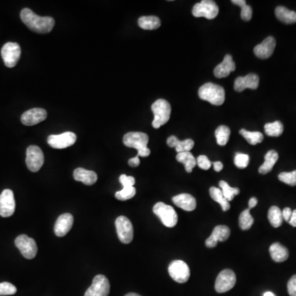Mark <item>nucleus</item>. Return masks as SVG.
Here are the masks:
<instances>
[{
    "label": "nucleus",
    "instance_id": "nucleus-16",
    "mask_svg": "<svg viewBox=\"0 0 296 296\" xmlns=\"http://www.w3.org/2000/svg\"><path fill=\"white\" fill-rule=\"evenodd\" d=\"M47 118V112L42 108H33L22 114L21 121L27 126H32L44 121Z\"/></svg>",
    "mask_w": 296,
    "mask_h": 296
},
{
    "label": "nucleus",
    "instance_id": "nucleus-24",
    "mask_svg": "<svg viewBox=\"0 0 296 296\" xmlns=\"http://www.w3.org/2000/svg\"><path fill=\"white\" fill-rule=\"evenodd\" d=\"M167 145L170 148H175L177 153L187 152L195 147V142L192 139H185L180 141L175 136H170L167 139Z\"/></svg>",
    "mask_w": 296,
    "mask_h": 296
},
{
    "label": "nucleus",
    "instance_id": "nucleus-5",
    "mask_svg": "<svg viewBox=\"0 0 296 296\" xmlns=\"http://www.w3.org/2000/svg\"><path fill=\"white\" fill-rule=\"evenodd\" d=\"M153 212L160 218L164 226L172 228L178 222L177 212L172 206L164 202H157L153 206Z\"/></svg>",
    "mask_w": 296,
    "mask_h": 296
},
{
    "label": "nucleus",
    "instance_id": "nucleus-37",
    "mask_svg": "<svg viewBox=\"0 0 296 296\" xmlns=\"http://www.w3.org/2000/svg\"><path fill=\"white\" fill-rule=\"evenodd\" d=\"M231 2H233L234 4L238 5L241 7V18L244 21L247 22L252 19V7L247 5L246 0H232Z\"/></svg>",
    "mask_w": 296,
    "mask_h": 296
},
{
    "label": "nucleus",
    "instance_id": "nucleus-46",
    "mask_svg": "<svg viewBox=\"0 0 296 296\" xmlns=\"http://www.w3.org/2000/svg\"><path fill=\"white\" fill-rule=\"evenodd\" d=\"M129 165H130L131 167H138V166L140 165V160H139V155H137L135 157L131 158V159L129 160Z\"/></svg>",
    "mask_w": 296,
    "mask_h": 296
},
{
    "label": "nucleus",
    "instance_id": "nucleus-33",
    "mask_svg": "<svg viewBox=\"0 0 296 296\" xmlns=\"http://www.w3.org/2000/svg\"><path fill=\"white\" fill-rule=\"evenodd\" d=\"M264 130L267 136L279 137L284 131V126L282 122L275 121L265 124Z\"/></svg>",
    "mask_w": 296,
    "mask_h": 296
},
{
    "label": "nucleus",
    "instance_id": "nucleus-36",
    "mask_svg": "<svg viewBox=\"0 0 296 296\" xmlns=\"http://www.w3.org/2000/svg\"><path fill=\"white\" fill-rule=\"evenodd\" d=\"M254 222V220L250 214V209L247 208L245 211H242L239 218V225L241 230L243 231H247L252 227V224Z\"/></svg>",
    "mask_w": 296,
    "mask_h": 296
},
{
    "label": "nucleus",
    "instance_id": "nucleus-9",
    "mask_svg": "<svg viewBox=\"0 0 296 296\" xmlns=\"http://www.w3.org/2000/svg\"><path fill=\"white\" fill-rule=\"evenodd\" d=\"M1 55L5 65L7 68H13L17 65L21 56V47L15 42H7L1 49Z\"/></svg>",
    "mask_w": 296,
    "mask_h": 296
},
{
    "label": "nucleus",
    "instance_id": "nucleus-34",
    "mask_svg": "<svg viewBox=\"0 0 296 296\" xmlns=\"http://www.w3.org/2000/svg\"><path fill=\"white\" fill-rule=\"evenodd\" d=\"M240 134L246 139V141L251 145H257L263 141V135L260 132L247 131L246 129H241Z\"/></svg>",
    "mask_w": 296,
    "mask_h": 296
},
{
    "label": "nucleus",
    "instance_id": "nucleus-44",
    "mask_svg": "<svg viewBox=\"0 0 296 296\" xmlns=\"http://www.w3.org/2000/svg\"><path fill=\"white\" fill-rule=\"evenodd\" d=\"M287 291L291 296H296V274L287 283Z\"/></svg>",
    "mask_w": 296,
    "mask_h": 296
},
{
    "label": "nucleus",
    "instance_id": "nucleus-27",
    "mask_svg": "<svg viewBox=\"0 0 296 296\" xmlns=\"http://www.w3.org/2000/svg\"><path fill=\"white\" fill-rule=\"evenodd\" d=\"M277 19L287 24H293L296 22V12L289 10L283 6H279L275 10Z\"/></svg>",
    "mask_w": 296,
    "mask_h": 296
},
{
    "label": "nucleus",
    "instance_id": "nucleus-42",
    "mask_svg": "<svg viewBox=\"0 0 296 296\" xmlns=\"http://www.w3.org/2000/svg\"><path fill=\"white\" fill-rule=\"evenodd\" d=\"M197 165L201 170H207L211 168V162L206 155H199L197 159Z\"/></svg>",
    "mask_w": 296,
    "mask_h": 296
},
{
    "label": "nucleus",
    "instance_id": "nucleus-39",
    "mask_svg": "<svg viewBox=\"0 0 296 296\" xmlns=\"http://www.w3.org/2000/svg\"><path fill=\"white\" fill-rule=\"evenodd\" d=\"M278 179L280 181L291 185L296 186V170L292 172H282L278 175Z\"/></svg>",
    "mask_w": 296,
    "mask_h": 296
},
{
    "label": "nucleus",
    "instance_id": "nucleus-28",
    "mask_svg": "<svg viewBox=\"0 0 296 296\" xmlns=\"http://www.w3.org/2000/svg\"><path fill=\"white\" fill-rule=\"evenodd\" d=\"M176 160L179 162L182 163L185 165V170L188 173L192 172L193 169L197 165V159H195V156L190 151L178 153V155H176Z\"/></svg>",
    "mask_w": 296,
    "mask_h": 296
},
{
    "label": "nucleus",
    "instance_id": "nucleus-29",
    "mask_svg": "<svg viewBox=\"0 0 296 296\" xmlns=\"http://www.w3.org/2000/svg\"><path fill=\"white\" fill-rule=\"evenodd\" d=\"M160 20L155 16H144L139 19V26L144 30H155L160 27Z\"/></svg>",
    "mask_w": 296,
    "mask_h": 296
},
{
    "label": "nucleus",
    "instance_id": "nucleus-49",
    "mask_svg": "<svg viewBox=\"0 0 296 296\" xmlns=\"http://www.w3.org/2000/svg\"><path fill=\"white\" fill-rule=\"evenodd\" d=\"M257 199L256 197H252L250 198L249 201H248V208H253L255 206H257Z\"/></svg>",
    "mask_w": 296,
    "mask_h": 296
},
{
    "label": "nucleus",
    "instance_id": "nucleus-31",
    "mask_svg": "<svg viewBox=\"0 0 296 296\" xmlns=\"http://www.w3.org/2000/svg\"><path fill=\"white\" fill-rule=\"evenodd\" d=\"M268 220L274 228H278L283 222V216L281 209L277 206H272L268 211Z\"/></svg>",
    "mask_w": 296,
    "mask_h": 296
},
{
    "label": "nucleus",
    "instance_id": "nucleus-50",
    "mask_svg": "<svg viewBox=\"0 0 296 296\" xmlns=\"http://www.w3.org/2000/svg\"><path fill=\"white\" fill-rule=\"evenodd\" d=\"M263 296H277L274 293H272L271 292H265L264 294H263Z\"/></svg>",
    "mask_w": 296,
    "mask_h": 296
},
{
    "label": "nucleus",
    "instance_id": "nucleus-6",
    "mask_svg": "<svg viewBox=\"0 0 296 296\" xmlns=\"http://www.w3.org/2000/svg\"><path fill=\"white\" fill-rule=\"evenodd\" d=\"M192 13L195 17H205L206 19H214L218 15L219 7L214 1L202 0L194 6Z\"/></svg>",
    "mask_w": 296,
    "mask_h": 296
},
{
    "label": "nucleus",
    "instance_id": "nucleus-14",
    "mask_svg": "<svg viewBox=\"0 0 296 296\" xmlns=\"http://www.w3.org/2000/svg\"><path fill=\"white\" fill-rule=\"evenodd\" d=\"M77 136L72 132H65L58 135H50L47 139L48 144L54 149H63L75 144Z\"/></svg>",
    "mask_w": 296,
    "mask_h": 296
},
{
    "label": "nucleus",
    "instance_id": "nucleus-11",
    "mask_svg": "<svg viewBox=\"0 0 296 296\" xmlns=\"http://www.w3.org/2000/svg\"><path fill=\"white\" fill-rule=\"evenodd\" d=\"M236 283V276L231 269L221 271L216 277L215 290L218 293H225L233 289Z\"/></svg>",
    "mask_w": 296,
    "mask_h": 296
},
{
    "label": "nucleus",
    "instance_id": "nucleus-23",
    "mask_svg": "<svg viewBox=\"0 0 296 296\" xmlns=\"http://www.w3.org/2000/svg\"><path fill=\"white\" fill-rule=\"evenodd\" d=\"M73 178L76 181L83 183L86 185H94L98 179L97 173L83 168H77L73 172Z\"/></svg>",
    "mask_w": 296,
    "mask_h": 296
},
{
    "label": "nucleus",
    "instance_id": "nucleus-2",
    "mask_svg": "<svg viewBox=\"0 0 296 296\" xmlns=\"http://www.w3.org/2000/svg\"><path fill=\"white\" fill-rule=\"evenodd\" d=\"M125 146L128 148H135L138 150V155L142 157H147L150 155V150L148 148L149 138L148 134L141 132H130L125 134L123 139Z\"/></svg>",
    "mask_w": 296,
    "mask_h": 296
},
{
    "label": "nucleus",
    "instance_id": "nucleus-15",
    "mask_svg": "<svg viewBox=\"0 0 296 296\" xmlns=\"http://www.w3.org/2000/svg\"><path fill=\"white\" fill-rule=\"evenodd\" d=\"M14 195L11 190H4L0 195V216L9 217L15 211Z\"/></svg>",
    "mask_w": 296,
    "mask_h": 296
},
{
    "label": "nucleus",
    "instance_id": "nucleus-10",
    "mask_svg": "<svg viewBox=\"0 0 296 296\" xmlns=\"http://www.w3.org/2000/svg\"><path fill=\"white\" fill-rule=\"evenodd\" d=\"M117 234L122 243H131L134 239V227L126 216H120L115 221Z\"/></svg>",
    "mask_w": 296,
    "mask_h": 296
},
{
    "label": "nucleus",
    "instance_id": "nucleus-1",
    "mask_svg": "<svg viewBox=\"0 0 296 296\" xmlns=\"http://www.w3.org/2000/svg\"><path fill=\"white\" fill-rule=\"evenodd\" d=\"M20 17L30 30L37 33H49L54 27V20L50 17H40L30 8H23Z\"/></svg>",
    "mask_w": 296,
    "mask_h": 296
},
{
    "label": "nucleus",
    "instance_id": "nucleus-26",
    "mask_svg": "<svg viewBox=\"0 0 296 296\" xmlns=\"http://www.w3.org/2000/svg\"><path fill=\"white\" fill-rule=\"evenodd\" d=\"M278 158L279 155L276 150H271L267 151V154L265 155V161L258 169V172L262 175L269 173L277 163Z\"/></svg>",
    "mask_w": 296,
    "mask_h": 296
},
{
    "label": "nucleus",
    "instance_id": "nucleus-40",
    "mask_svg": "<svg viewBox=\"0 0 296 296\" xmlns=\"http://www.w3.org/2000/svg\"><path fill=\"white\" fill-rule=\"evenodd\" d=\"M249 163V156L244 153H236L235 156V165L240 169H245L247 167Z\"/></svg>",
    "mask_w": 296,
    "mask_h": 296
},
{
    "label": "nucleus",
    "instance_id": "nucleus-19",
    "mask_svg": "<svg viewBox=\"0 0 296 296\" xmlns=\"http://www.w3.org/2000/svg\"><path fill=\"white\" fill-rule=\"evenodd\" d=\"M276 40L274 37H268L261 43L254 47L255 55L257 58L266 59L272 55L276 47Z\"/></svg>",
    "mask_w": 296,
    "mask_h": 296
},
{
    "label": "nucleus",
    "instance_id": "nucleus-35",
    "mask_svg": "<svg viewBox=\"0 0 296 296\" xmlns=\"http://www.w3.org/2000/svg\"><path fill=\"white\" fill-rule=\"evenodd\" d=\"M219 186H220V189L223 193L224 197H226V200L228 201H232L234 197H236V195H238L241 192L238 188L231 187L226 181H223V180L220 181Z\"/></svg>",
    "mask_w": 296,
    "mask_h": 296
},
{
    "label": "nucleus",
    "instance_id": "nucleus-7",
    "mask_svg": "<svg viewBox=\"0 0 296 296\" xmlns=\"http://www.w3.org/2000/svg\"><path fill=\"white\" fill-rule=\"evenodd\" d=\"M168 272L170 277L178 283H185L190 279V267L182 260L173 261L168 267Z\"/></svg>",
    "mask_w": 296,
    "mask_h": 296
},
{
    "label": "nucleus",
    "instance_id": "nucleus-38",
    "mask_svg": "<svg viewBox=\"0 0 296 296\" xmlns=\"http://www.w3.org/2000/svg\"><path fill=\"white\" fill-rule=\"evenodd\" d=\"M136 195V189L133 187H123V190L115 194V197L119 201H126L133 197Z\"/></svg>",
    "mask_w": 296,
    "mask_h": 296
},
{
    "label": "nucleus",
    "instance_id": "nucleus-25",
    "mask_svg": "<svg viewBox=\"0 0 296 296\" xmlns=\"http://www.w3.org/2000/svg\"><path fill=\"white\" fill-rule=\"evenodd\" d=\"M270 254L276 262H285L289 257V251L280 243L272 244L269 247Z\"/></svg>",
    "mask_w": 296,
    "mask_h": 296
},
{
    "label": "nucleus",
    "instance_id": "nucleus-22",
    "mask_svg": "<svg viewBox=\"0 0 296 296\" xmlns=\"http://www.w3.org/2000/svg\"><path fill=\"white\" fill-rule=\"evenodd\" d=\"M172 201L180 208L187 211L195 210L197 206V201L195 197L189 194H181L173 197Z\"/></svg>",
    "mask_w": 296,
    "mask_h": 296
},
{
    "label": "nucleus",
    "instance_id": "nucleus-17",
    "mask_svg": "<svg viewBox=\"0 0 296 296\" xmlns=\"http://www.w3.org/2000/svg\"><path fill=\"white\" fill-rule=\"evenodd\" d=\"M230 236H231V230H230L228 226H216L210 237L206 239L205 245L207 247H216L219 241L224 242V241H227Z\"/></svg>",
    "mask_w": 296,
    "mask_h": 296
},
{
    "label": "nucleus",
    "instance_id": "nucleus-8",
    "mask_svg": "<svg viewBox=\"0 0 296 296\" xmlns=\"http://www.w3.org/2000/svg\"><path fill=\"white\" fill-rule=\"evenodd\" d=\"M15 246L27 259H32L37 256L38 248L36 241L26 235L17 236L15 240Z\"/></svg>",
    "mask_w": 296,
    "mask_h": 296
},
{
    "label": "nucleus",
    "instance_id": "nucleus-41",
    "mask_svg": "<svg viewBox=\"0 0 296 296\" xmlns=\"http://www.w3.org/2000/svg\"><path fill=\"white\" fill-rule=\"evenodd\" d=\"M17 288L9 282L0 283V296H11L16 294Z\"/></svg>",
    "mask_w": 296,
    "mask_h": 296
},
{
    "label": "nucleus",
    "instance_id": "nucleus-43",
    "mask_svg": "<svg viewBox=\"0 0 296 296\" xmlns=\"http://www.w3.org/2000/svg\"><path fill=\"white\" fill-rule=\"evenodd\" d=\"M119 182L121 183L123 187H133L135 185V179L132 176L122 175L119 177Z\"/></svg>",
    "mask_w": 296,
    "mask_h": 296
},
{
    "label": "nucleus",
    "instance_id": "nucleus-48",
    "mask_svg": "<svg viewBox=\"0 0 296 296\" xmlns=\"http://www.w3.org/2000/svg\"><path fill=\"white\" fill-rule=\"evenodd\" d=\"M214 170L216 172H220L223 169V164L221 161H216L213 163Z\"/></svg>",
    "mask_w": 296,
    "mask_h": 296
},
{
    "label": "nucleus",
    "instance_id": "nucleus-13",
    "mask_svg": "<svg viewBox=\"0 0 296 296\" xmlns=\"http://www.w3.org/2000/svg\"><path fill=\"white\" fill-rule=\"evenodd\" d=\"M110 291L109 280L104 275H98L84 296H108Z\"/></svg>",
    "mask_w": 296,
    "mask_h": 296
},
{
    "label": "nucleus",
    "instance_id": "nucleus-4",
    "mask_svg": "<svg viewBox=\"0 0 296 296\" xmlns=\"http://www.w3.org/2000/svg\"><path fill=\"white\" fill-rule=\"evenodd\" d=\"M151 110L154 114L152 121L154 129H159L169 121L171 114V106L167 100L164 99L155 100L151 105Z\"/></svg>",
    "mask_w": 296,
    "mask_h": 296
},
{
    "label": "nucleus",
    "instance_id": "nucleus-20",
    "mask_svg": "<svg viewBox=\"0 0 296 296\" xmlns=\"http://www.w3.org/2000/svg\"><path fill=\"white\" fill-rule=\"evenodd\" d=\"M73 224V216L69 213H64L58 216L54 225V234L58 237H63L70 231Z\"/></svg>",
    "mask_w": 296,
    "mask_h": 296
},
{
    "label": "nucleus",
    "instance_id": "nucleus-32",
    "mask_svg": "<svg viewBox=\"0 0 296 296\" xmlns=\"http://www.w3.org/2000/svg\"><path fill=\"white\" fill-rule=\"evenodd\" d=\"M216 143L220 146H225L228 143L229 139L231 136V129L226 125L219 126L215 132Z\"/></svg>",
    "mask_w": 296,
    "mask_h": 296
},
{
    "label": "nucleus",
    "instance_id": "nucleus-30",
    "mask_svg": "<svg viewBox=\"0 0 296 296\" xmlns=\"http://www.w3.org/2000/svg\"><path fill=\"white\" fill-rule=\"evenodd\" d=\"M209 193H210L211 198L221 205V208L224 211H227L229 209L231 208L230 202L226 200V197H224L223 193L221 191V189L211 187L209 190Z\"/></svg>",
    "mask_w": 296,
    "mask_h": 296
},
{
    "label": "nucleus",
    "instance_id": "nucleus-3",
    "mask_svg": "<svg viewBox=\"0 0 296 296\" xmlns=\"http://www.w3.org/2000/svg\"><path fill=\"white\" fill-rule=\"evenodd\" d=\"M199 98L214 105H221L226 99V93L221 86L207 83L201 86L198 90Z\"/></svg>",
    "mask_w": 296,
    "mask_h": 296
},
{
    "label": "nucleus",
    "instance_id": "nucleus-51",
    "mask_svg": "<svg viewBox=\"0 0 296 296\" xmlns=\"http://www.w3.org/2000/svg\"><path fill=\"white\" fill-rule=\"evenodd\" d=\"M125 296H141L140 295L136 294V293H129V294H127Z\"/></svg>",
    "mask_w": 296,
    "mask_h": 296
},
{
    "label": "nucleus",
    "instance_id": "nucleus-47",
    "mask_svg": "<svg viewBox=\"0 0 296 296\" xmlns=\"http://www.w3.org/2000/svg\"><path fill=\"white\" fill-rule=\"evenodd\" d=\"M288 223L293 227H296V209L294 211H292V217L290 219L289 222Z\"/></svg>",
    "mask_w": 296,
    "mask_h": 296
},
{
    "label": "nucleus",
    "instance_id": "nucleus-21",
    "mask_svg": "<svg viewBox=\"0 0 296 296\" xmlns=\"http://www.w3.org/2000/svg\"><path fill=\"white\" fill-rule=\"evenodd\" d=\"M236 63L234 62L232 56L226 54L223 61L214 69V75L217 78H226L236 70Z\"/></svg>",
    "mask_w": 296,
    "mask_h": 296
},
{
    "label": "nucleus",
    "instance_id": "nucleus-18",
    "mask_svg": "<svg viewBox=\"0 0 296 296\" xmlns=\"http://www.w3.org/2000/svg\"><path fill=\"white\" fill-rule=\"evenodd\" d=\"M258 85H259L258 76L254 73H249L246 77H239L236 78L234 88L236 92L241 93V92L246 90V88L255 90L258 88Z\"/></svg>",
    "mask_w": 296,
    "mask_h": 296
},
{
    "label": "nucleus",
    "instance_id": "nucleus-45",
    "mask_svg": "<svg viewBox=\"0 0 296 296\" xmlns=\"http://www.w3.org/2000/svg\"><path fill=\"white\" fill-rule=\"evenodd\" d=\"M282 211L283 220L287 221V222H289L290 219L292 217V209L290 208V207H286V208L283 209V211Z\"/></svg>",
    "mask_w": 296,
    "mask_h": 296
},
{
    "label": "nucleus",
    "instance_id": "nucleus-12",
    "mask_svg": "<svg viewBox=\"0 0 296 296\" xmlns=\"http://www.w3.org/2000/svg\"><path fill=\"white\" fill-rule=\"evenodd\" d=\"M44 154L42 149L37 146L28 147L27 150L26 163L32 172H37L44 164Z\"/></svg>",
    "mask_w": 296,
    "mask_h": 296
}]
</instances>
